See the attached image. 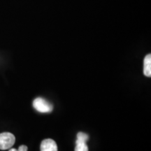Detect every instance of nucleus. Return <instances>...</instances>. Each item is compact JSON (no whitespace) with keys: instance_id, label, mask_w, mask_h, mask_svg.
I'll use <instances>...</instances> for the list:
<instances>
[{"instance_id":"nucleus-3","label":"nucleus","mask_w":151,"mask_h":151,"mask_svg":"<svg viewBox=\"0 0 151 151\" xmlns=\"http://www.w3.org/2000/svg\"><path fill=\"white\" fill-rule=\"evenodd\" d=\"M41 151H58V146L55 141L48 139L42 141L41 143Z\"/></svg>"},{"instance_id":"nucleus-8","label":"nucleus","mask_w":151,"mask_h":151,"mask_svg":"<svg viewBox=\"0 0 151 151\" xmlns=\"http://www.w3.org/2000/svg\"><path fill=\"white\" fill-rule=\"evenodd\" d=\"M9 151H18V149H16V148H10Z\"/></svg>"},{"instance_id":"nucleus-4","label":"nucleus","mask_w":151,"mask_h":151,"mask_svg":"<svg viewBox=\"0 0 151 151\" xmlns=\"http://www.w3.org/2000/svg\"><path fill=\"white\" fill-rule=\"evenodd\" d=\"M143 73L147 77L151 76V55L148 54L145 57L143 61Z\"/></svg>"},{"instance_id":"nucleus-6","label":"nucleus","mask_w":151,"mask_h":151,"mask_svg":"<svg viewBox=\"0 0 151 151\" xmlns=\"http://www.w3.org/2000/svg\"><path fill=\"white\" fill-rule=\"evenodd\" d=\"M89 139V136L84 132H78L77 134V141H82V142H87Z\"/></svg>"},{"instance_id":"nucleus-2","label":"nucleus","mask_w":151,"mask_h":151,"mask_svg":"<svg viewBox=\"0 0 151 151\" xmlns=\"http://www.w3.org/2000/svg\"><path fill=\"white\" fill-rule=\"evenodd\" d=\"M33 106L40 113H50L53 109L51 104L41 97H38L34 100Z\"/></svg>"},{"instance_id":"nucleus-1","label":"nucleus","mask_w":151,"mask_h":151,"mask_svg":"<svg viewBox=\"0 0 151 151\" xmlns=\"http://www.w3.org/2000/svg\"><path fill=\"white\" fill-rule=\"evenodd\" d=\"M16 141V138L10 132H3L0 134V150H8L13 147Z\"/></svg>"},{"instance_id":"nucleus-7","label":"nucleus","mask_w":151,"mask_h":151,"mask_svg":"<svg viewBox=\"0 0 151 151\" xmlns=\"http://www.w3.org/2000/svg\"><path fill=\"white\" fill-rule=\"evenodd\" d=\"M27 150H28L27 147L24 146V145H22V146H20L18 149V151H27Z\"/></svg>"},{"instance_id":"nucleus-5","label":"nucleus","mask_w":151,"mask_h":151,"mask_svg":"<svg viewBox=\"0 0 151 151\" xmlns=\"http://www.w3.org/2000/svg\"><path fill=\"white\" fill-rule=\"evenodd\" d=\"M74 151H88V147L86 142H82V141L76 140Z\"/></svg>"}]
</instances>
